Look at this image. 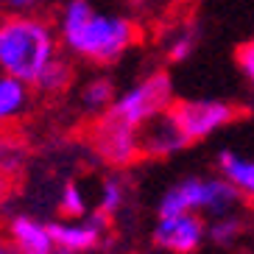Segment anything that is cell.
<instances>
[{"label":"cell","instance_id":"cell-12","mask_svg":"<svg viewBox=\"0 0 254 254\" xmlns=\"http://www.w3.org/2000/svg\"><path fill=\"white\" fill-rule=\"evenodd\" d=\"M218 173L238 187L240 195L254 198V157H243L238 151H221L218 154Z\"/></svg>","mask_w":254,"mask_h":254},{"label":"cell","instance_id":"cell-13","mask_svg":"<svg viewBox=\"0 0 254 254\" xmlns=\"http://www.w3.org/2000/svg\"><path fill=\"white\" fill-rule=\"evenodd\" d=\"M115 98H118L115 84L109 81V78H104V75H98V78H90V81L81 87V92H78V104H81V109L87 115L101 118L104 112H109V106L115 104Z\"/></svg>","mask_w":254,"mask_h":254},{"label":"cell","instance_id":"cell-14","mask_svg":"<svg viewBox=\"0 0 254 254\" xmlns=\"http://www.w3.org/2000/svg\"><path fill=\"white\" fill-rule=\"evenodd\" d=\"M70 81H73V67H70V62L59 53V56L42 70V75L34 81V90L53 95V92H64L70 87Z\"/></svg>","mask_w":254,"mask_h":254},{"label":"cell","instance_id":"cell-15","mask_svg":"<svg viewBox=\"0 0 254 254\" xmlns=\"http://www.w3.org/2000/svg\"><path fill=\"white\" fill-rule=\"evenodd\" d=\"M240 232H243V221L232 209L229 212H221V215H212V224H207V238L221 249L232 246L240 238Z\"/></svg>","mask_w":254,"mask_h":254},{"label":"cell","instance_id":"cell-9","mask_svg":"<svg viewBox=\"0 0 254 254\" xmlns=\"http://www.w3.org/2000/svg\"><path fill=\"white\" fill-rule=\"evenodd\" d=\"M190 140L185 137L179 120L171 109L154 115L148 123L140 126V148H142V157H151V159H162V157H171V154H179L182 148H187Z\"/></svg>","mask_w":254,"mask_h":254},{"label":"cell","instance_id":"cell-5","mask_svg":"<svg viewBox=\"0 0 254 254\" xmlns=\"http://www.w3.org/2000/svg\"><path fill=\"white\" fill-rule=\"evenodd\" d=\"M90 145L98 157L112 168H126V165L137 162L142 157L140 128L109 112L95 118V123L90 128Z\"/></svg>","mask_w":254,"mask_h":254},{"label":"cell","instance_id":"cell-22","mask_svg":"<svg viewBox=\"0 0 254 254\" xmlns=\"http://www.w3.org/2000/svg\"><path fill=\"white\" fill-rule=\"evenodd\" d=\"M128 6H140V3H145V0H126Z\"/></svg>","mask_w":254,"mask_h":254},{"label":"cell","instance_id":"cell-11","mask_svg":"<svg viewBox=\"0 0 254 254\" xmlns=\"http://www.w3.org/2000/svg\"><path fill=\"white\" fill-rule=\"evenodd\" d=\"M31 101V84L17 75L0 73V126L23 118Z\"/></svg>","mask_w":254,"mask_h":254},{"label":"cell","instance_id":"cell-17","mask_svg":"<svg viewBox=\"0 0 254 254\" xmlns=\"http://www.w3.org/2000/svg\"><path fill=\"white\" fill-rule=\"evenodd\" d=\"M59 212L64 218H84L90 212V201H87V195L84 190L75 182H67V185L62 187L59 193Z\"/></svg>","mask_w":254,"mask_h":254},{"label":"cell","instance_id":"cell-20","mask_svg":"<svg viewBox=\"0 0 254 254\" xmlns=\"http://www.w3.org/2000/svg\"><path fill=\"white\" fill-rule=\"evenodd\" d=\"M45 0H0V6L6 11H37Z\"/></svg>","mask_w":254,"mask_h":254},{"label":"cell","instance_id":"cell-7","mask_svg":"<svg viewBox=\"0 0 254 254\" xmlns=\"http://www.w3.org/2000/svg\"><path fill=\"white\" fill-rule=\"evenodd\" d=\"M207 240V221L198 212L159 215L154 226V246L165 254H195Z\"/></svg>","mask_w":254,"mask_h":254},{"label":"cell","instance_id":"cell-6","mask_svg":"<svg viewBox=\"0 0 254 254\" xmlns=\"http://www.w3.org/2000/svg\"><path fill=\"white\" fill-rule=\"evenodd\" d=\"M171 112L176 115L182 131L190 142H201L207 137H212L215 131H221L224 126H229L238 118V109L226 101L218 98H198V101H179L171 106Z\"/></svg>","mask_w":254,"mask_h":254},{"label":"cell","instance_id":"cell-2","mask_svg":"<svg viewBox=\"0 0 254 254\" xmlns=\"http://www.w3.org/2000/svg\"><path fill=\"white\" fill-rule=\"evenodd\" d=\"M59 56L56 31L37 11H8L0 17V73L34 87L42 70Z\"/></svg>","mask_w":254,"mask_h":254},{"label":"cell","instance_id":"cell-8","mask_svg":"<svg viewBox=\"0 0 254 254\" xmlns=\"http://www.w3.org/2000/svg\"><path fill=\"white\" fill-rule=\"evenodd\" d=\"M106 212H87L84 218H64V221H51L53 240L59 249H67L73 254H87L98 249V243L106 235Z\"/></svg>","mask_w":254,"mask_h":254},{"label":"cell","instance_id":"cell-18","mask_svg":"<svg viewBox=\"0 0 254 254\" xmlns=\"http://www.w3.org/2000/svg\"><path fill=\"white\" fill-rule=\"evenodd\" d=\"M123 204H126V185H123V179H118V176L104 179L101 195H98V209L112 218L118 209H123Z\"/></svg>","mask_w":254,"mask_h":254},{"label":"cell","instance_id":"cell-1","mask_svg":"<svg viewBox=\"0 0 254 254\" xmlns=\"http://www.w3.org/2000/svg\"><path fill=\"white\" fill-rule=\"evenodd\" d=\"M59 42L90 64H115L137 42V25L126 14L95 11L90 0H64L59 8Z\"/></svg>","mask_w":254,"mask_h":254},{"label":"cell","instance_id":"cell-16","mask_svg":"<svg viewBox=\"0 0 254 254\" xmlns=\"http://www.w3.org/2000/svg\"><path fill=\"white\" fill-rule=\"evenodd\" d=\"M195 45H198V28L195 25H182V28H176L168 37L165 53H168L171 62H185V59H190V53L195 51Z\"/></svg>","mask_w":254,"mask_h":254},{"label":"cell","instance_id":"cell-23","mask_svg":"<svg viewBox=\"0 0 254 254\" xmlns=\"http://www.w3.org/2000/svg\"><path fill=\"white\" fill-rule=\"evenodd\" d=\"M162 254H165V252H162Z\"/></svg>","mask_w":254,"mask_h":254},{"label":"cell","instance_id":"cell-21","mask_svg":"<svg viewBox=\"0 0 254 254\" xmlns=\"http://www.w3.org/2000/svg\"><path fill=\"white\" fill-rule=\"evenodd\" d=\"M0 254H14V252H8V246L3 243V240H0Z\"/></svg>","mask_w":254,"mask_h":254},{"label":"cell","instance_id":"cell-19","mask_svg":"<svg viewBox=\"0 0 254 254\" xmlns=\"http://www.w3.org/2000/svg\"><path fill=\"white\" fill-rule=\"evenodd\" d=\"M238 67H240V73H243V78L254 87V37L240 45V51H238Z\"/></svg>","mask_w":254,"mask_h":254},{"label":"cell","instance_id":"cell-4","mask_svg":"<svg viewBox=\"0 0 254 254\" xmlns=\"http://www.w3.org/2000/svg\"><path fill=\"white\" fill-rule=\"evenodd\" d=\"M171 106H173V81L168 73L157 70V73L140 78L137 84H131L126 92H120L115 98V104L109 106V115L140 128L154 115L165 112Z\"/></svg>","mask_w":254,"mask_h":254},{"label":"cell","instance_id":"cell-3","mask_svg":"<svg viewBox=\"0 0 254 254\" xmlns=\"http://www.w3.org/2000/svg\"><path fill=\"white\" fill-rule=\"evenodd\" d=\"M240 193L224 176H187L179 185L168 187L159 198V215L171 212H198V215H221L235 209Z\"/></svg>","mask_w":254,"mask_h":254},{"label":"cell","instance_id":"cell-10","mask_svg":"<svg viewBox=\"0 0 254 254\" xmlns=\"http://www.w3.org/2000/svg\"><path fill=\"white\" fill-rule=\"evenodd\" d=\"M8 243L14 254H53L56 240H53L51 224L39 221L34 215H14L8 221Z\"/></svg>","mask_w":254,"mask_h":254}]
</instances>
